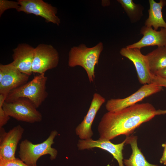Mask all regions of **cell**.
<instances>
[{"label": "cell", "mask_w": 166, "mask_h": 166, "mask_svg": "<svg viewBox=\"0 0 166 166\" xmlns=\"http://www.w3.org/2000/svg\"><path fill=\"white\" fill-rule=\"evenodd\" d=\"M145 55L152 74L166 67V46L158 47Z\"/></svg>", "instance_id": "cell-18"}, {"label": "cell", "mask_w": 166, "mask_h": 166, "mask_svg": "<svg viewBox=\"0 0 166 166\" xmlns=\"http://www.w3.org/2000/svg\"><path fill=\"white\" fill-rule=\"evenodd\" d=\"M0 166H29L20 159L15 158L8 160H0Z\"/></svg>", "instance_id": "cell-22"}, {"label": "cell", "mask_w": 166, "mask_h": 166, "mask_svg": "<svg viewBox=\"0 0 166 166\" xmlns=\"http://www.w3.org/2000/svg\"><path fill=\"white\" fill-rule=\"evenodd\" d=\"M2 107L8 116L18 121L33 123L42 120L41 113L27 98L22 97L11 102L5 101Z\"/></svg>", "instance_id": "cell-5"}, {"label": "cell", "mask_w": 166, "mask_h": 166, "mask_svg": "<svg viewBox=\"0 0 166 166\" xmlns=\"http://www.w3.org/2000/svg\"><path fill=\"white\" fill-rule=\"evenodd\" d=\"M58 133L56 130L52 131L46 140L38 144H34L27 139L22 141L19 144L18 152L20 159L29 166H37L38 160L44 155H49L51 160L55 159L58 151L51 146L54 143V140Z\"/></svg>", "instance_id": "cell-4"}, {"label": "cell", "mask_w": 166, "mask_h": 166, "mask_svg": "<svg viewBox=\"0 0 166 166\" xmlns=\"http://www.w3.org/2000/svg\"><path fill=\"white\" fill-rule=\"evenodd\" d=\"M20 7L17 10L27 14H33L45 19L47 22L59 26L60 19L56 15L57 9L42 0H18Z\"/></svg>", "instance_id": "cell-8"}, {"label": "cell", "mask_w": 166, "mask_h": 166, "mask_svg": "<svg viewBox=\"0 0 166 166\" xmlns=\"http://www.w3.org/2000/svg\"><path fill=\"white\" fill-rule=\"evenodd\" d=\"M151 83H153L162 87H166V79L156 75L152 74Z\"/></svg>", "instance_id": "cell-23"}, {"label": "cell", "mask_w": 166, "mask_h": 166, "mask_svg": "<svg viewBox=\"0 0 166 166\" xmlns=\"http://www.w3.org/2000/svg\"><path fill=\"white\" fill-rule=\"evenodd\" d=\"M152 105L136 104L114 112H108L102 117L98 126L99 139L110 140L121 135L126 137L143 123L156 116Z\"/></svg>", "instance_id": "cell-1"}, {"label": "cell", "mask_w": 166, "mask_h": 166, "mask_svg": "<svg viewBox=\"0 0 166 166\" xmlns=\"http://www.w3.org/2000/svg\"><path fill=\"white\" fill-rule=\"evenodd\" d=\"M105 101V99L100 94L97 93L94 94L86 115L75 128V133L80 139L86 140L91 138L93 135L91 128L92 124L97 112Z\"/></svg>", "instance_id": "cell-13"}, {"label": "cell", "mask_w": 166, "mask_h": 166, "mask_svg": "<svg viewBox=\"0 0 166 166\" xmlns=\"http://www.w3.org/2000/svg\"><path fill=\"white\" fill-rule=\"evenodd\" d=\"M59 61V53L52 45L40 44L34 49L32 65V73H44L55 68Z\"/></svg>", "instance_id": "cell-6"}, {"label": "cell", "mask_w": 166, "mask_h": 166, "mask_svg": "<svg viewBox=\"0 0 166 166\" xmlns=\"http://www.w3.org/2000/svg\"><path fill=\"white\" fill-rule=\"evenodd\" d=\"M148 2V17L145 21L144 26L153 27L156 30H157L159 27L166 29V22L164 19L162 13L163 7L166 5V1L160 0L157 2L154 0H149Z\"/></svg>", "instance_id": "cell-16"}, {"label": "cell", "mask_w": 166, "mask_h": 166, "mask_svg": "<svg viewBox=\"0 0 166 166\" xmlns=\"http://www.w3.org/2000/svg\"><path fill=\"white\" fill-rule=\"evenodd\" d=\"M20 7V6L17 1H10L6 0H0V16H1L6 10L14 9L17 11Z\"/></svg>", "instance_id": "cell-21"}, {"label": "cell", "mask_w": 166, "mask_h": 166, "mask_svg": "<svg viewBox=\"0 0 166 166\" xmlns=\"http://www.w3.org/2000/svg\"><path fill=\"white\" fill-rule=\"evenodd\" d=\"M120 54L132 62L136 68L140 83L143 85L151 83L152 74L150 72L145 55L137 48H123L120 51Z\"/></svg>", "instance_id": "cell-11"}, {"label": "cell", "mask_w": 166, "mask_h": 166, "mask_svg": "<svg viewBox=\"0 0 166 166\" xmlns=\"http://www.w3.org/2000/svg\"><path fill=\"white\" fill-rule=\"evenodd\" d=\"M129 18L131 22H137L143 16V6L140 4H136L132 0H117Z\"/></svg>", "instance_id": "cell-19"}, {"label": "cell", "mask_w": 166, "mask_h": 166, "mask_svg": "<svg viewBox=\"0 0 166 166\" xmlns=\"http://www.w3.org/2000/svg\"><path fill=\"white\" fill-rule=\"evenodd\" d=\"M155 75L166 79V67L158 71Z\"/></svg>", "instance_id": "cell-25"}, {"label": "cell", "mask_w": 166, "mask_h": 166, "mask_svg": "<svg viewBox=\"0 0 166 166\" xmlns=\"http://www.w3.org/2000/svg\"><path fill=\"white\" fill-rule=\"evenodd\" d=\"M163 87L153 83L143 85L137 91L123 98L111 99L108 101L106 105L108 112H114L132 106L143 99L158 93Z\"/></svg>", "instance_id": "cell-7"}, {"label": "cell", "mask_w": 166, "mask_h": 166, "mask_svg": "<svg viewBox=\"0 0 166 166\" xmlns=\"http://www.w3.org/2000/svg\"><path fill=\"white\" fill-rule=\"evenodd\" d=\"M140 34L143 35L138 42L126 47L140 49L144 47L157 46L158 47L166 46V29L160 28V30H156L152 27L143 26Z\"/></svg>", "instance_id": "cell-15"}, {"label": "cell", "mask_w": 166, "mask_h": 166, "mask_svg": "<svg viewBox=\"0 0 166 166\" xmlns=\"http://www.w3.org/2000/svg\"><path fill=\"white\" fill-rule=\"evenodd\" d=\"M103 47L101 42L90 48L83 43L73 47L69 53V66L71 67L81 66L86 71L90 82H93L95 78V67L98 64Z\"/></svg>", "instance_id": "cell-2"}, {"label": "cell", "mask_w": 166, "mask_h": 166, "mask_svg": "<svg viewBox=\"0 0 166 166\" xmlns=\"http://www.w3.org/2000/svg\"><path fill=\"white\" fill-rule=\"evenodd\" d=\"M125 140L121 143L115 144L109 140L99 139L94 140L92 138L86 140H79L77 147L79 150L89 149L95 148H101L111 153L117 161L119 166H124L122 151Z\"/></svg>", "instance_id": "cell-12"}, {"label": "cell", "mask_w": 166, "mask_h": 166, "mask_svg": "<svg viewBox=\"0 0 166 166\" xmlns=\"http://www.w3.org/2000/svg\"><path fill=\"white\" fill-rule=\"evenodd\" d=\"M7 95L0 93V128L5 125L10 119L4 110L2 105L5 101Z\"/></svg>", "instance_id": "cell-20"}, {"label": "cell", "mask_w": 166, "mask_h": 166, "mask_svg": "<svg viewBox=\"0 0 166 166\" xmlns=\"http://www.w3.org/2000/svg\"><path fill=\"white\" fill-rule=\"evenodd\" d=\"M137 139V136L133 135L126 137L125 139V143L131 145L132 153L128 159L124 160V164L126 166H160L147 161L138 147Z\"/></svg>", "instance_id": "cell-17"}, {"label": "cell", "mask_w": 166, "mask_h": 166, "mask_svg": "<svg viewBox=\"0 0 166 166\" xmlns=\"http://www.w3.org/2000/svg\"><path fill=\"white\" fill-rule=\"evenodd\" d=\"M3 76L0 81V93L7 94L11 90L26 83L29 76L20 72L12 62L0 65Z\"/></svg>", "instance_id": "cell-10"}, {"label": "cell", "mask_w": 166, "mask_h": 166, "mask_svg": "<svg viewBox=\"0 0 166 166\" xmlns=\"http://www.w3.org/2000/svg\"><path fill=\"white\" fill-rule=\"evenodd\" d=\"M24 130L18 125L8 132L0 128V160H8L15 159L18 145L21 139Z\"/></svg>", "instance_id": "cell-9"}, {"label": "cell", "mask_w": 166, "mask_h": 166, "mask_svg": "<svg viewBox=\"0 0 166 166\" xmlns=\"http://www.w3.org/2000/svg\"><path fill=\"white\" fill-rule=\"evenodd\" d=\"M47 77L45 73L34 76L30 81L10 91L5 102H10L24 97L30 100L37 108L45 100L48 96L46 83Z\"/></svg>", "instance_id": "cell-3"}, {"label": "cell", "mask_w": 166, "mask_h": 166, "mask_svg": "<svg viewBox=\"0 0 166 166\" xmlns=\"http://www.w3.org/2000/svg\"><path fill=\"white\" fill-rule=\"evenodd\" d=\"M34 49L28 44L22 43L13 50L12 63L20 72L29 76L32 73V65Z\"/></svg>", "instance_id": "cell-14"}, {"label": "cell", "mask_w": 166, "mask_h": 166, "mask_svg": "<svg viewBox=\"0 0 166 166\" xmlns=\"http://www.w3.org/2000/svg\"><path fill=\"white\" fill-rule=\"evenodd\" d=\"M166 114V110H163L158 109L156 110V115H163Z\"/></svg>", "instance_id": "cell-26"}, {"label": "cell", "mask_w": 166, "mask_h": 166, "mask_svg": "<svg viewBox=\"0 0 166 166\" xmlns=\"http://www.w3.org/2000/svg\"><path fill=\"white\" fill-rule=\"evenodd\" d=\"M162 146L164 149L162 156L160 160V162L164 165H166V142L162 144Z\"/></svg>", "instance_id": "cell-24"}]
</instances>
